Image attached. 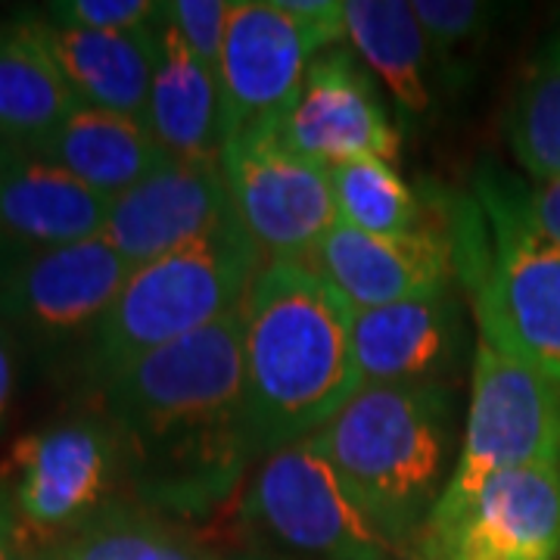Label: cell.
<instances>
[{"mask_svg": "<svg viewBox=\"0 0 560 560\" xmlns=\"http://www.w3.org/2000/svg\"><path fill=\"white\" fill-rule=\"evenodd\" d=\"M106 423L153 514H202L259 458L243 377L241 308L101 383Z\"/></svg>", "mask_w": 560, "mask_h": 560, "instance_id": "cell-1", "label": "cell"}, {"mask_svg": "<svg viewBox=\"0 0 560 560\" xmlns=\"http://www.w3.org/2000/svg\"><path fill=\"white\" fill-rule=\"evenodd\" d=\"M246 405L259 455L315 436L359 393L355 308L305 261L261 265L241 305Z\"/></svg>", "mask_w": 560, "mask_h": 560, "instance_id": "cell-2", "label": "cell"}, {"mask_svg": "<svg viewBox=\"0 0 560 560\" xmlns=\"http://www.w3.org/2000/svg\"><path fill=\"white\" fill-rule=\"evenodd\" d=\"M342 482L383 529L411 548L423 541L452 452L445 386H361L315 433ZM418 560V555H415Z\"/></svg>", "mask_w": 560, "mask_h": 560, "instance_id": "cell-3", "label": "cell"}, {"mask_svg": "<svg viewBox=\"0 0 560 560\" xmlns=\"http://www.w3.org/2000/svg\"><path fill=\"white\" fill-rule=\"evenodd\" d=\"M458 221L455 265L474 293L480 337L560 386V246L504 175L477 180Z\"/></svg>", "mask_w": 560, "mask_h": 560, "instance_id": "cell-4", "label": "cell"}, {"mask_svg": "<svg viewBox=\"0 0 560 560\" xmlns=\"http://www.w3.org/2000/svg\"><path fill=\"white\" fill-rule=\"evenodd\" d=\"M265 265L237 215L200 241L131 268L88 342V368L103 383L140 355L178 342L237 312Z\"/></svg>", "mask_w": 560, "mask_h": 560, "instance_id": "cell-5", "label": "cell"}, {"mask_svg": "<svg viewBox=\"0 0 560 560\" xmlns=\"http://www.w3.org/2000/svg\"><path fill=\"white\" fill-rule=\"evenodd\" d=\"M541 464L560 467V386L480 337L458 464L427 523L420 551L458 521L492 477Z\"/></svg>", "mask_w": 560, "mask_h": 560, "instance_id": "cell-6", "label": "cell"}, {"mask_svg": "<svg viewBox=\"0 0 560 560\" xmlns=\"http://www.w3.org/2000/svg\"><path fill=\"white\" fill-rule=\"evenodd\" d=\"M246 514L278 545L312 560H415L361 508L315 436L265 455Z\"/></svg>", "mask_w": 560, "mask_h": 560, "instance_id": "cell-7", "label": "cell"}, {"mask_svg": "<svg viewBox=\"0 0 560 560\" xmlns=\"http://www.w3.org/2000/svg\"><path fill=\"white\" fill-rule=\"evenodd\" d=\"M221 175L231 209L265 265L308 261L340 221L330 168L287 147L278 119L256 121L228 140Z\"/></svg>", "mask_w": 560, "mask_h": 560, "instance_id": "cell-8", "label": "cell"}, {"mask_svg": "<svg viewBox=\"0 0 560 560\" xmlns=\"http://www.w3.org/2000/svg\"><path fill=\"white\" fill-rule=\"evenodd\" d=\"M121 445L106 420L79 418L22 436L10 455V504L16 529L57 545L94 521L116 486Z\"/></svg>", "mask_w": 560, "mask_h": 560, "instance_id": "cell-9", "label": "cell"}, {"mask_svg": "<svg viewBox=\"0 0 560 560\" xmlns=\"http://www.w3.org/2000/svg\"><path fill=\"white\" fill-rule=\"evenodd\" d=\"M128 275L131 265L103 237L32 253L0 283V320L44 349L91 342Z\"/></svg>", "mask_w": 560, "mask_h": 560, "instance_id": "cell-10", "label": "cell"}, {"mask_svg": "<svg viewBox=\"0 0 560 560\" xmlns=\"http://www.w3.org/2000/svg\"><path fill=\"white\" fill-rule=\"evenodd\" d=\"M324 50L327 40L280 0H234L219 57L228 140L256 121L280 119Z\"/></svg>", "mask_w": 560, "mask_h": 560, "instance_id": "cell-11", "label": "cell"}, {"mask_svg": "<svg viewBox=\"0 0 560 560\" xmlns=\"http://www.w3.org/2000/svg\"><path fill=\"white\" fill-rule=\"evenodd\" d=\"M280 138L300 156L337 168L377 156L396 165L399 131L352 54L330 47L315 57L300 97L278 119Z\"/></svg>", "mask_w": 560, "mask_h": 560, "instance_id": "cell-12", "label": "cell"}, {"mask_svg": "<svg viewBox=\"0 0 560 560\" xmlns=\"http://www.w3.org/2000/svg\"><path fill=\"white\" fill-rule=\"evenodd\" d=\"M305 265H312L355 312L436 296L458 275L455 237L433 224L399 237H381L337 221Z\"/></svg>", "mask_w": 560, "mask_h": 560, "instance_id": "cell-13", "label": "cell"}, {"mask_svg": "<svg viewBox=\"0 0 560 560\" xmlns=\"http://www.w3.org/2000/svg\"><path fill=\"white\" fill-rule=\"evenodd\" d=\"M420 560H560V467L492 477Z\"/></svg>", "mask_w": 560, "mask_h": 560, "instance_id": "cell-14", "label": "cell"}, {"mask_svg": "<svg viewBox=\"0 0 560 560\" xmlns=\"http://www.w3.org/2000/svg\"><path fill=\"white\" fill-rule=\"evenodd\" d=\"M234 219L221 162L168 160L109 206L103 241L131 268L200 241Z\"/></svg>", "mask_w": 560, "mask_h": 560, "instance_id": "cell-15", "label": "cell"}, {"mask_svg": "<svg viewBox=\"0 0 560 560\" xmlns=\"http://www.w3.org/2000/svg\"><path fill=\"white\" fill-rule=\"evenodd\" d=\"M464 327L452 290L355 312V359L364 386H445L458 368Z\"/></svg>", "mask_w": 560, "mask_h": 560, "instance_id": "cell-16", "label": "cell"}, {"mask_svg": "<svg viewBox=\"0 0 560 560\" xmlns=\"http://www.w3.org/2000/svg\"><path fill=\"white\" fill-rule=\"evenodd\" d=\"M38 22L40 35L81 106L147 121L160 62L162 20L140 32H88L50 20Z\"/></svg>", "mask_w": 560, "mask_h": 560, "instance_id": "cell-17", "label": "cell"}, {"mask_svg": "<svg viewBox=\"0 0 560 560\" xmlns=\"http://www.w3.org/2000/svg\"><path fill=\"white\" fill-rule=\"evenodd\" d=\"M109 206L113 200L32 150L0 175V224L32 253L103 237Z\"/></svg>", "mask_w": 560, "mask_h": 560, "instance_id": "cell-18", "label": "cell"}, {"mask_svg": "<svg viewBox=\"0 0 560 560\" xmlns=\"http://www.w3.org/2000/svg\"><path fill=\"white\" fill-rule=\"evenodd\" d=\"M147 125L172 160L221 162L228 143V113L219 69L180 40L165 22V13Z\"/></svg>", "mask_w": 560, "mask_h": 560, "instance_id": "cell-19", "label": "cell"}, {"mask_svg": "<svg viewBox=\"0 0 560 560\" xmlns=\"http://www.w3.org/2000/svg\"><path fill=\"white\" fill-rule=\"evenodd\" d=\"M32 153L57 162L106 200L128 194L172 160L147 121L81 103L54 135L32 147Z\"/></svg>", "mask_w": 560, "mask_h": 560, "instance_id": "cell-20", "label": "cell"}, {"mask_svg": "<svg viewBox=\"0 0 560 560\" xmlns=\"http://www.w3.org/2000/svg\"><path fill=\"white\" fill-rule=\"evenodd\" d=\"M346 40L393 94L408 125L433 116V54L408 0H342Z\"/></svg>", "mask_w": 560, "mask_h": 560, "instance_id": "cell-21", "label": "cell"}, {"mask_svg": "<svg viewBox=\"0 0 560 560\" xmlns=\"http://www.w3.org/2000/svg\"><path fill=\"white\" fill-rule=\"evenodd\" d=\"M79 106L60 62L54 60L38 20L0 28V135L32 150L54 135Z\"/></svg>", "mask_w": 560, "mask_h": 560, "instance_id": "cell-22", "label": "cell"}, {"mask_svg": "<svg viewBox=\"0 0 560 560\" xmlns=\"http://www.w3.org/2000/svg\"><path fill=\"white\" fill-rule=\"evenodd\" d=\"M508 143L533 178H560V32L539 47L508 113Z\"/></svg>", "mask_w": 560, "mask_h": 560, "instance_id": "cell-23", "label": "cell"}, {"mask_svg": "<svg viewBox=\"0 0 560 560\" xmlns=\"http://www.w3.org/2000/svg\"><path fill=\"white\" fill-rule=\"evenodd\" d=\"M334 202L342 224L364 234L399 237L427 224L415 190L405 184L396 165L377 156L342 162L330 168Z\"/></svg>", "mask_w": 560, "mask_h": 560, "instance_id": "cell-24", "label": "cell"}, {"mask_svg": "<svg viewBox=\"0 0 560 560\" xmlns=\"http://www.w3.org/2000/svg\"><path fill=\"white\" fill-rule=\"evenodd\" d=\"M172 523L150 508H103L72 536L57 541L54 560H162Z\"/></svg>", "mask_w": 560, "mask_h": 560, "instance_id": "cell-25", "label": "cell"}, {"mask_svg": "<svg viewBox=\"0 0 560 560\" xmlns=\"http://www.w3.org/2000/svg\"><path fill=\"white\" fill-rule=\"evenodd\" d=\"M411 10L442 69H452L460 50L477 44L495 20V7L477 0H411Z\"/></svg>", "mask_w": 560, "mask_h": 560, "instance_id": "cell-26", "label": "cell"}, {"mask_svg": "<svg viewBox=\"0 0 560 560\" xmlns=\"http://www.w3.org/2000/svg\"><path fill=\"white\" fill-rule=\"evenodd\" d=\"M162 7L153 0H60L47 7V20L88 32H140L162 20Z\"/></svg>", "mask_w": 560, "mask_h": 560, "instance_id": "cell-27", "label": "cell"}, {"mask_svg": "<svg viewBox=\"0 0 560 560\" xmlns=\"http://www.w3.org/2000/svg\"><path fill=\"white\" fill-rule=\"evenodd\" d=\"M234 13V0H168L165 22L180 35V40L219 69L224 32Z\"/></svg>", "mask_w": 560, "mask_h": 560, "instance_id": "cell-28", "label": "cell"}, {"mask_svg": "<svg viewBox=\"0 0 560 560\" xmlns=\"http://www.w3.org/2000/svg\"><path fill=\"white\" fill-rule=\"evenodd\" d=\"M526 202L536 224L560 246V178L536 184V190L526 194Z\"/></svg>", "mask_w": 560, "mask_h": 560, "instance_id": "cell-29", "label": "cell"}, {"mask_svg": "<svg viewBox=\"0 0 560 560\" xmlns=\"http://www.w3.org/2000/svg\"><path fill=\"white\" fill-rule=\"evenodd\" d=\"M13 389H16V337L0 320V423H3L7 411H10Z\"/></svg>", "mask_w": 560, "mask_h": 560, "instance_id": "cell-30", "label": "cell"}, {"mask_svg": "<svg viewBox=\"0 0 560 560\" xmlns=\"http://www.w3.org/2000/svg\"><path fill=\"white\" fill-rule=\"evenodd\" d=\"M57 545H44V541L22 536L20 529L10 536V541L0 545V560H54Z\"/></svg>", "mask_w": 560, "mask_h": 560, "instance_id": "cell-31", "label": "cell"}, {"mask_svg": "<svg viewBox=\"0 0 560 560\" xmlns=\"http://www.w3.org/2000/svg\"><path fill=\"white\" fill-rule=\"evenodd\" d=\"M162 560H219L212 558L200 541H194L190 536L178 533V526L168 529V539H165V558Z\"/></svg>", "mask_w": 560, "mask_h": 560, "instance_id": "cell-32", "label": "cell"}, {"mask_svg": "<svg viewBox=\"0 0 560 560\" xmlns=\"http://www.w3.org/2000/svg\"><path fill=\"white\" fill-rule=\"evenodd\" d=\"M28 256H32V249H25L20 241H13L7 234V228L0 224V283L10 278Z\"/></svg>", "mask_w": 560, "mask_h": 560, "instance_id": "cell-33", "label": "cell"}, {"mask_svg": "<svg viewBox=\"0 0 560 560\" xmlns=\"http://www.w3.org/2000/svg\"><path fill=\"white\" fill-rule=\"evenodd\" d=\"M16 533V517H13V504H10V492L0 482V545L10 541V536Z\"/></svg>", "mask_w": 560, "mask_h": 560, "instance_id": "cell-34", "label": "cell"}, {"mask_svg": "<svg viewBox=\"0 0 560 560\" xmlns=\"http://www.w3.org/2000/svg\"><path fill=\"white\" fill-rule=\"evenodd\" d=\"M22 153H25V147H22V143L10 140L7 135H0V175H3V172H10V168L20 162Z\"/></svg>", "mask_w": 560, "mask_h": 560, "instance_id": "cell-35", "label": "cell"}, {"mask_svg": "<svg viewBox=\"0 0 560 560\" xmlns=\"http://www.w3.org/2000/svg\"><path fill=\"white\" fill-rule=\"evenodd\" d=\"M0 28H3V22H0Z\"/></svg>", "mask_w": 560, "mask_h": 560, "instance_id": "cell-36", "label": "cell"}, {"mask_svg": "<svg viewBox=\"0 0 560 560\" xmlns=\"http://www.w3.org/2000/svg\"><path fill=\"white\" fill-rule=\"evenodd\" d=\"M246 560H256V558H246Z\"/></svg>", "mask_w": 560, "mask_h": 560, "instance_id": "cell-37", "label": "cell"}]
</instances>
